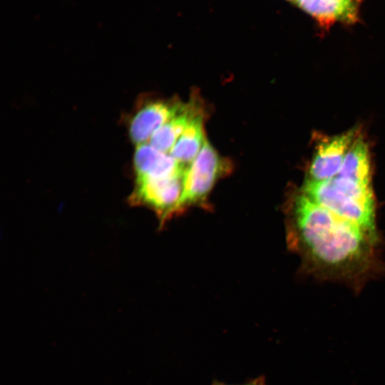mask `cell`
Returning a JSON list of instances; mask_svg holds the SVG:
<instances>
[{
    "label": "cell",
    "mask_w": 385,
    "mask_h": 385,
    "mask_svg": "<svg viewBox=\"0 0 385 385\" xmlns=\"http://www.w3.org/2000/svg\"><path fill=\"white\" fill-rule=\"evenodd\" d=\"M227 170L222 159L205 141L196 158L185 170L183 190L175 215L192 206L206 207L210 191Z\"/></svg>",
    "instance_id": "obj_3"
},
{
    "label": "cell",
    "mask_w": 385,
    "mask_h": 385,
    "mask_svg": "<svg viewBox=\"0 0 385 385\" xmlns=\"http://www.w3.org/2000/svg\"><path fill=\"white\" fill-rule=\"evenodd\" d=\"M134 166L135 181L161 180L183 175L187 167L170 154L161 152L147 143L138 145Z\"/></svg>",
    "instance_id": "obj_5"
},
{
    "label": "cell",
    "mask_w": 385,
    "mask_h": 385,
    "mask_svg": "<svg viewBox=\"0 0 385 385\" xmlns=\"http://www.w3.org/2000/svg\"><path fill=\"white\" fill-rule=\"evenodd\" d=\"M299 191L315 203L376 236L375 201L371 184L336 175L322 182L305 180Z\"/></svg>",
    "instance_id": "obj_2"
},
{
    "label": "cell",
    "mask_w": 385,
    "mask_h": 385,
    "mask_svg": "<svg viewBox=\"0 0 385 385\" xmlns=\"http://www.w3.org/2000/svg\"><path fill=\"white\" fill-rule=\"evenodd\" d=\"M202 115H196L170 151V155L188 166L196 158L205 142Z\"/></svg>",
    "instance_id": "obj_9"
},
{
    "label": "cell",
    "mask_w": 385,
    "mask_h": 385,
    "mask_svg": "<svg viewBox=\"0 0 385 385\" xmlns=\"http://www.w3.org/2000/svg\"><path fill=\"white\" fill-rule=\"evenodd\" d=\"M200 113L194 105L184 104L175 116L156 130L150 139V144L163 153L170 150L193 118Z\"/></svg>",
    "instance_id": "obj_8"
},
{
    "label": "cell",
    "mask_w": 385,
    "mask_h": 385,
    "mask_svg": "<svg viewBox=\"0 0 385 385\" xmlns=\"http://www.w3.org/2000/svg\"><path fill=\"white\" fill-rule=\"evenodd\" d=\"M337 175L359 183L371 184L369 149L362 138L354 140Z\"/></svg>",
    "instance_id": "obj_10"
},
{
    "label": "cell",
    "mask_w": 385,
    "mask_h": 385,
    "mask_svg": "<svg viewBox=\"0 0 385 385\" xmlns=\"http://www.w3.org/2000/svg\"><path fill=\"white\" fill-rule=\"evenodd\" d=\"M355 130L325 138L317 146L306 180L322 182L335 177L354 142Z\"/></svg>",
    "instance_id": "obj_4"
},
{
    "label": "cell",
    "mask_w": 385,
    "mask_h": 385,
    "mask_svg": "<svg viewBox=\"0 0 385 385\" xmlns=\"http://www.w3.org/2000/svg\"><path fill=\"white\" fill-rule=\"evenodd\" d=\"M184 106L179 103L155 101L143 106L133 116L130 125V135L138 145L146 143L154 132L175 116Z\"/></svg>",
    "instance_id": "obj_6"
},
{
    "label": "cell",
    "mask_w": 385,
    "mask_h": 385,
    "mask_svg": "<svg viewBox=\"0 0 385 385\" xmlns=\"http://www.w3.org/2000/svg\"><path fill=\"white\" fill-rule=\"evenodd\" d=\"M211 385H233V384H227L224 382L215 380L212 381ZM237 385H266L265 378L264 377V376H260L257 378L249 380L244 384H237Z\"/></svg>",
    "instance_id": "obj_11"
},
{
    "label": "cell",
    "mask_w": 385,
    "mask_h": 385,
    "mask_svg": "<svg viewBox=\"0 0 385 385\" xmlns=\"http://www.w3.org/2000/svg\"><path fill=\"white\" fill-rule=\"evenodd\" d=\"M291 247L313 267L346 274L366 262L376 237L315 203L299 190L288 207Z\"/></svg>",
    "instance_id": "obj_1"
},
{
    "label": "cell",
    "mask_w": 385,
    "mask_h": 385,
    "mask_svg": "<svg viewBox=\"0 0 385 385\" xmlns=\"http://www.w3.org/2000/svg\"><path fill=\"white\" fill-rule=\"evenodd\" d=\"M288 1H292V2H295L296 0H288Z\"/></svg>",
    "instance_id": "obj_12"
},
{
    "label": "cell",
    "mask_w": 385,
    "mask_h": 385,
    "mask_svg": "<svg viewBox=\"0 0 385 385\" xmlns=\"http://www.w3.org/2000/svg\"><path fill=\"white\" fill-rule=\"evenodd\" d=\"M295 3L323 27L338 21L352 24L359 20L361 0H296Z\"/></svg>",
    "instance_id": "obj_7"
}]
</instances>
